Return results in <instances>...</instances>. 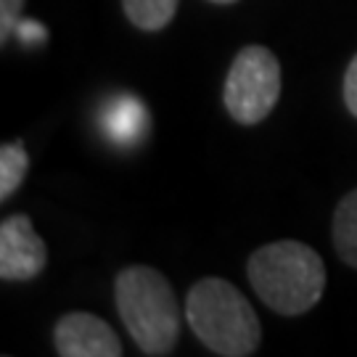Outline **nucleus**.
Returning <instances> with one entry per match:
<instances>
[{
	"label": "nucleus",
	"instance_id": "obj_13",
	"mask_svg": "<svg viewBox=\"0 0 357 357\" xmlns=\"http://www.w3.org/2000/svg\"><path fill=\"white\" fill-rule=\"evenodd\" d=\"M19 38H22V43L24 45H35V43H40V40H45V26L38 24V22H22L19 19V24H16V29H13Z\"/></svg>",
	"mask_w": 357,
	"mask_h": 357
},
{
	"label": "nucleus",
	"instance_id": "obj_8",
	"mask_svg": "<svg viewBox=\"0 0 357 357\" xmlns=\"http://www.w3.org/2000/svg\"><path fill=\"white\" fill-rule=\"evenodd\" d=\"M333 246L349 268L357 270V188L347 193L333 215Z\"/></svg>",
	"mask_w": 357,
	"mask_h": 357
},
{
	"label": "nucleus",
	"instance_id": "obj_2",
	"mask_svg": "<svg viewBox=\"0 0 357 357\" xmlns=\"http://www.w3.org/2000/svg\"><path fill=\"white\" fill-rule=\"evenodd\" d=\"M119 318L143 355H169L180 339V305L167 278L153 268H125L114 281Z\"/></svg>",
	"mask_w": 357,
	"mask_h": 357
},
{
	"label": "nucleus",
	"instance_id": "obj_3",
	"mask_svg": "<svg viewBox=\"0 0 357 357\" xmlns=\"http://www.w3.org/2000/svg\"><path fill=\"white\" fill-rule=\"evenodd\" d=\"M185 320L215 355L246 357L262 342L259 318L243 294L222 278L193 283L185 296Z\"/></svg>",
	"mask_w": 357,
	"mask_h": 357
},
{
	"label": "nucleus",
	"instance_id": "obj_5",
	"mask_svg": "<svg viewBox=\"0 0 357 357\" xmlns=\"http://www.w3.org/2000/svg\"><path fill=\"white\" fill-rule=\"evenodd\" d=\"M48 262L45 241L26 215H11L0 222V278L32 281Z\"/></svg>",
	"mask_w": 357,
	"mask_h": 357
},
{
	"label": "nucleus",
	"instance_id": "obj_4",
	"mask_svg": "<svg viewBox=\"0 0 357 357\" xmlns=\"http://www.w3.org/2000/svg\"><path fill=\"white\" fill-rule=\"evenodd\" d=\"M281 96V64L262 48L249 45L233 59L225 79V106L241 125H257L273 112Z\"/></svg>",
	"mask_w": 357,
	"mask_h": 357
},
{
	"label": "nucleus",
	"instance_id": "obj_7",
	"mask_svg": "<svg viewBox=\"0 0 357 357\" xmlns=\"http://www.w3.org/2000/svg\"><path fill=\"white\" fill-rule=\"evenodd\" d=\"M146 106L141 98L119 93L114 98H109L101 109V128L103 132L116 143V146H132L143 138L146 132Z\"/></svg>",
	"mask_w": 357,
	"mask_h": 357
},
{
	"label": "nucleus",
	"instance_id": "obj_10",
	"mask_svg": "<svg viewBox=\"0 0 357 357\" xmlns=\"http://www.w3.org/2000/svg\"><path fill=\"white\" fill-rule=\"evenodd\" d=\"M26 169H29V153H26L24 143H3V149H0V199H8L22 185Z\"/></svg>",
	"mask_w": 357,
	"mask_h": 357
},
{
	"label": "nucleus",
	"instance_id": "obj_14",
	"mask_svg": "<svg viewBox=\"0 0 357 357\" xmlns=\"http://www.w3.org/2000/svg\"><path fill=\"white\" fill-rule=\"evenodd\" d=\"M212 3H220V6H230V3H238V0H212Z\"/></svg>",
	"mask_w": 357,
	"mask_h": 357
},
{
	"label": "nucleus",
	"instance_id": "obj_9",
	"mask_svg": "<svg viewBox=\"0 0 357 357\" xmlns=\"http://www.w3.org/2000/svg\"><path fill=\"white\" fill-rule=\"evenodd\" d=\"M178 3L180 0H122L128 19L146 32L165 29L178 11Z\"/></svg>",
	"mask_w": 357,
	"mask_h": 357
},
{
	"label": "nucleus",
	"instance_id": "obj_6",
	"mask_svg": "<svg viewBox=\"0 0 357 357\" xmlns=\"http://www.w3.org/2000/svg\"><path fill=\"white\" fill-rule=\"evenodd\" d=\"M56 352L61 357H119L122 344L106 320L90 312H69L53 331Z\"/></svg>",
	"mask_w": 357,
	"mask_h": 357
},
{
	"label": "nucleus",
	"instance_id": "obj_1",
	"mask_svg": "<svg viewBox=\"0 0 357 357\" xmlns=\"http://www.w3.org/2000/svg\"><path fill=\"white\" fill-rule=\"evenodd\" d=\"M246 273L257 296L278 315H302L326 291V265L302 241H273L257 249Z\"/></svg>",
	"mask_w": 357,
	"mask_h": 357
},
{
	"label": "nucleus",
	"instance_id": "obj_11",
	"mask_svg": "<svg viewBox=\"0 0 357 357\" xmlns=\"http://www.w3.org/2000/svg\"><path fill=\"white\" fill-rule=\"evenodd\" d=\"M24 0H0V40L6 43L16 24H19V13H22Z\"/></svg>",
	"mask_w": 357,
	"mask_h": 357
},
{
	"label": "nucleus",
	"instance_id": "obj_12",
	"mask_svg": "<svg viewBox=\"0 0 357 357\" xmlns=\"http://www.w3.org/2000/svg\"><path fill=\"white\" fill-rule=\"evenodd\" d=\"M344 103L349 109V114L357 116V56L349 61L344 72Z\"/></svg>",
	"mask_w": 357,
	"mask_h": 357
}]
</instances>
